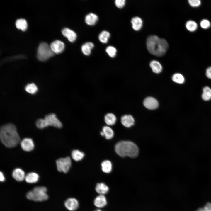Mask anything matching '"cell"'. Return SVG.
Returning <instances> with one entry per match:
<instances>
[{
    "label": "cell",
    "mask_w": 211,
    "mask_h": 211,
    "mask_svg": "<svg viewBox=\"0 0 211 211\" xmlns=\"http://www.w3.org/2000/svg\"><path fill=\"white\" fill-rule=\"evenodd\" d=\"M21 145L23 150L27 152L33 150L34 147V144L33 140L29 138H25L23 139L21 142Z\"/></svg>",
    "instance_id": "11"
},
{
    "label": "cell",
    "mask_w": 211,
    "mask_h": 211,
    "mask_svg": "<svg viewBox=\"0 0 211 211\" xmlns=\"http://www.w3.org/2000/svg\"><path fill=\"white\" fill-rule=\"evenodd\" d=\"M0 137L2 143L8 148L16 146L20 141V138L16 127L11 124H6L1 127Z\"/></svg>",
    "instance_id": "1"
},
{
    "label": "cell",
    "mask_w": 211,
    "mask_h": 211,
    "mask_svg": "<svg viewBox=\"0 0 211 211\" xmlns=\"http://www.w3.org/2000/svg\"><path fill=\"white\" fill-rule=\"evenodd\" d=\"M106 51L109 56L112 58L115 57L116 55L117 50L113 46H108L106 49Z\"/></svg>",
    "instance_id": "32"
},
{
    "label": "cell",
    "mask_w": 211,
    "mask_h": 211,
    "mask_svg": "<svg viewBox=\"0 0 211 211\" xmlns=\"http://www.w3.org/2000/svg\"><path fill=\"white\" fill-rule=\"evenodd\" d=\"M55 54L47 43L42 42L39 45L37 51V57L39 60L45 61L53 56Z\"/></svg>",
    "instance_id": "5"
},
{
    "label": "cell",
    "mask_w": 211,
    "mask_h": 211,
    "mask_svg": "<svg viewBox=\"0 0 211 211\" xmlns=\"http://www.w3.org/2000/svg\"><path fill=\"white\" fill-rule=\"evenodd\" d=\"M206 75L209 79H211V67H208L206 70Z\"/></svg>",
    "instance_id": "38"
},
{
    "label": "cell",
    "mask_w": 211,
    "mask_h": 211,
    "mask_svg": "<svg viewBox=\"0 0 211 211\" xmlns=\"http://www.w3.org/2000/svg\"><path fill=\"white\" fill-rule=\"evenodd\" d=\"M202 97L205 101H209L211 99V89L209 87L205 86L203 88Z\"/></svg>",
    "instance_id": "26"
},
{
    "label": "cell",
    "mask_w": 211,
    "mask_h": 211,
    "mask_svg": "<svg viewBox=\"0 0 211 211\" xmlns=\"http://www.w3.org/2000/svg\"><path fill=\"white\" fill-rule=\"evenodd\" d=\"M110 36V33L106 31H103L99 34L98 39L100 41L103 43L107 42Z\"/></svg>",
    "instance_id": "28"
},
{
    "label": "cell",
    "mask_w": 211,
    "mask_h": 211,
    "mask_svg": "<svg viewBox=\"0 0 211 211\" xmlns=\"http://www.w3.org/2000/svg\"><path fill=\"white\" fill-rule=\"evenodd\" d=\"M96 192L99 195H103L108 193L109 190L108 187L103 183H97L95 187Z\"/></svg>",
    "instance_id": "16"
},
{
    "label": "cell",
    "mask_w": 211,
    "mask_h": 211,
    "mask_svg": "<svg viewBox=\"0 0 211 211\" xmlns=\"http://www.w3.org/2000/svg\"><path fill=\"white\" fill-rule=\"evenodd\" d=\"M47 190V188L45 186L35 187L27 193L26 197L28 199L35 201H45L48 198Z\"/></svg>",
    "instance_id": "4"
},
{
    "label": "cell",
    "mask_w": 211,
    "mask_h": 211,
    "mask_svg": "<svg viewBox=\"0 0 211 211\" xmlns=\"http://www.w3.org/2000/svg\"><path fill=\"white\" fill-rule=\"evenodd\" d=\"M98 20V16L96 14L92 13H89L86 15L85 19L86 23L89 25H94Z\"/></svg>",
    "instance_id": "17"
},
{
    "label": "cell",
    "mask_w": 211,
    "mask_h": 211,
    "mask_svg": "<svg viewBox=\"0 0 211 211\" xmlns=\"http://www.w3.org/2000/svg\"><path fill=\"white\" fill-rule=\"evenodd\" d=\"M50 47L55 53L59 54L62 52L64 50L65 45L62 41L59 40H56L51 43Z\"/></svg>",
    "instance_id": "10"
},
{
    "label": "cell",
    "mask_w": 211,
    "mask_h": 211,
    "mask_svg": "<svg viewBox=\"0 0 211 211\" xmlns=\"http://www.w3.org/2000/svg\"><path fill=\"white\" fill-rule=\"evenodd\" d=\"M121 122L122 124L127 127H130L133 125L135 120L133 117L130 115H125L122 117Z\"/></svg>",
    "instance_id": "14"
},
{
    "label": "cell",
    "mask_w": 211,
    "mask_h": 211,
    "mask_svg": "<svg viewBox=\"0 0 211 211\" xmlns=\"http://www.w3.org/2000/svg\"><path fill=\"white\" fill-rule=\"evenodd\" d=\"M150 66L153 72L156 73H160L162 69V67L160 63L156 60H152L150 63Z\"/></svg>",
    "instance_id": "20"
},
{
    "label": "cell",
    "mask_w": 211,
    "mask_h": 211,
    "mask_svg": "<svg viewBox=\"0 0 211 211\" xmlns=\"http://www.w3.org/2000/svg\"><path fill=\"white\" fill-rule=\"evenodd\" d=\"M39 176L36 173L30 172L25 176V180L28 183H33L37 182L38 180Z\"/></svg>",
    "instance_id": "19"
},
{
    "label": "cell",
    "mask_w": 211,
    "mask_h": 211,
    "mask_svg": "<svg viewBox=\"0 0 211 211\" xmlns=\"http://www.w3.org/2000/svg\"><path fill=\"white\" fill-rule=\"evenodd\" d=\"M104 137L107 139H110L113 138L114 136V132L112 129L108 126H104L102 129Z\"/></svg>",
    "instance_id": "24"
},
{
    "label": "cell",
    "mask_w": 211,
    "mask_h": 211,
    "mask_svg": "<svg viewBox=\"0 0 211 211\" xmlns=\"http://www.w3.org/2000/svg\"><path fill=\"white\" fill-rule=\"evenodd\" d=\"M45 118L46 119L48 126H52L58 128H61L62 127L61 122L54 113H50L46 115Z\"/></svg>",
    "instance_id": "7"
},
{
    "label": "cell",
    "mask_w": 211,
    "mask_h": 211,
    "mask_svg": "<svg viewBox=\"0 0 211 211\" xmlns=\"http://www.w3.org/2000/svg\"><path fill=\"white\" fill-rule=\"evenodd\" d=\"M203 211H211V203H207L203 208Z\"/></svg>",
    "instance_id": "37"
},
{
    "label": "cell",
    "mask_w": 211,
    "mask_h": 211,
    "mask_svg": "<svg viewBox=\"0 0 211 211\" xmlns=\"http://www.w3.org/2000/svg\"><path fill=\"white\" fill-rule=\"evenodd\" d=\"M13 178L18 181H21L25 179V176L24 172L20 168H16L12 173Z\"/></svg>",
    "instance_id": "15"
},
{
    "label": "cell",
    "mask_w": 211,
    "mask_h": 211,
    "mask_svg": "<svg viewBox=\"0 0 211 211\" xmlns=\"http://www.w3.org/2000/svg\"><path fill=\"white\" fill-rule=\"evenodd\" d=\"M172 79L174 82L182 84L185 81V79L183 76L181 74L176 73L172 76Z\"/></svg>",
    "instance_id": "30"
},
{
    "label": "cell",
    "mask_w": 211,
    "mask_h": 211,
    "mask_svg": "<svg viewBox=\"0 0 211 211\" xmlns=\"http://www.w3.org/2000/svg\"><path fill=\"white\" fill-rule=\"evenodd\" d=\"M100 134L102 136H104V134L102 131L100 132Z\"/></svg>",
    "instance_id": "42"
},
{
    "label": "cell",
    "mask_w": 211,
    "mask_h": 211,
    "mask_svg": "<svg viewBox=\"0 0 211 211\" xmlns=\"http://www.w3.org/2000/svg\"><path fill=\"white\" fill-rule=\"evenodd\" d=\"M62 32L63 35L66 37L70 42H73L76 40L77 35L73 30L67 28H64Z\"/></svg>",
    "instance_id": "12"
},
{
    "label": "cell",
    "mask_w": 211,
    "mask_h": 211,
    "mask_svg": "<svg viewBox=\"0 0 211 211\" xmlns=\"http://www.w3.org/2000/svg\"><path fill=\"white\" fill-rule=\"evenodd\" d=\"M85 44L89 47L91 50L94 47V44L91 42H87Z\"/></svg>",
    "instance_id": "39"
},
{
    "label": "cell",
    "mask_w": 211,
    "mask_h": 211,
    "mask_svg": "<svg viewBox=\"0 0 211 211\" xmlns=\"http://www.w3.org/2000/svg\"><path fill=\"white\" fill-rule=\"evenodd\" d=\"M81 50L82 53L85 55H89L91 53V49L85 44L82 45Z\"/></svg>",
    "instance_id": "34"
},
{
    "label": "cell",
    "mask_w": 211,
    "mask_h": 211,
    "mask_svg": "<svg viewBox=\"0 0 211 211\" xmlns=\"http://www.w3.org/2000/svg\"><path fill=\"white\" fill-rule=\"evenodd\" d=\"M116 153L120 156H126L132 158L136 157L139 153V149L134 143L130 141H120L115 146Z\"/></svg>",
    "instance_id": "3"
},
{
    "label": "cell",
    "mask_w": 211,
    "mask_h": 211,
    "mask_svg": "<svg viewBox=\"0 0 211 211\" xmlns=\"http://www.w3.org/2000/svg\"><path fill=\"white\" fill-rule=\"evenodd\" d=\"M71 156L74 161H78L82 159L84 156V154L78 150H74L72 152Z\"/></svg>",
    "instance_id": "23"
},
{
    "label": "cell",
    "mask_w": 211,
    "mask_h": 211,
    "mask_svg": "<svg viewBox=\"0 0 211 211\" xmlns=\"http://www.w3.org/2000/svg\"><path fill=\"white\" fill-rule=\"evenodd\" d=\"M200 27L203 29H207L211 26L210 22L207 19H203L202 20L200 23Z\"/></svg>",
    "instance_id": "33"
},
{
    "label": "cell",
    "mask_w": 211,
    "mask_h": 211,
    "mask_svg": "<svg viewBox=\"0 0 211 211\" xmlns=\"http://www.w3.org/2000/svg\"><path fill=\"white\" fill-rule=\"evenodd\" d=\"M94 211H103L101 210L100 209H97L96 210H95Z\"/></svg>",
    "instance_id": "43"
},
{
    "label": "cell",
    "mask_w": 211,
    "mask_h": 211,
    "mask_svg": "<svg viewBox=\"0 0 211 211\" xmlns=\"http://www.w3.org/2000/svg\"><path fill=\"white\" fill-rule=\"evenodd\" d=\"M146 45L147 50L151 54L158 57L163 56L169 47L165 40L155 35H150L147 37Z\"/></svg>",
    "instance_id": "2"
},
{
    "label": "cell",
    "mask_w": 211,
    "mask_h": 211,
    "mask_svg": "<svg viewBox=\"0 0 211 211\" xmlns=\"http://www.w3.org/2000/svg\"><path fill=\"white\" fill-rule=\"evenodd\" d=\"M188 1L189 5L193 7H198L201 4V1L200 0H189Z\"/></svg>",
    "instance_id": "35"
},
{
    "label": "cell",
    "mask_w": 211,
    "mask_h": 211,
    "mask_svg": "<svg viewBox=\"0 0 211 211\" xmlns=\"http://www.w3.org/2000/svg\"><path fill=\"white\" fill-rule=\"evenodd\" d=\"M102 170L104 173H109L112 169V164L111 162L108 160L103 161L101 164Z\"/></svg>",
    "instance_id": "22"
},
{
    "label": "cell",
    "mask_w": 211,
    "mask_h": 211,
    "mask_svg": "<svg viewBox=\"0 0 211 211\" xmlns=\"http://www.w3.org/2000/svg\"><path fill=\"white\" fill-rule=\"evenodd\" d=\"M26 92L31 94H35L37 91L38 89L36 85L33 83L28 84L25 87Z\"/></svg>",
    "instance_id": "29"
},
{
    "label": "cell",
    "mask_w": 211,
    "mask_h": 211,
    "mask_svg": "<svg viewBox=\"0 0 211 211\" xmlns=\"http://www.w3.org/2000/svg\"><path fill=\"white\" fill-rule=\"evenodd\" d=\"M5 179V177L4 176L3 173L1 172H0V180L1 182H3L4 181Z\"/></svg>",
    "instance_id": "40"
},
{
    "label": "cell",
    "mask_w": 211,
    "mask_h": 211,
    "mask_svg": "<svg viewBox=\"0 0 211 211\" xmlns=\"http://www.w3.org/2000/svg\"><path fill=\"white\" fill-rule=\"evenodd\" d=\"M36 124L37 127L39 129H43L48 126L46 120L45 118L38 120Z\"/></svg>",
    "instance_id": "31"
},
{
    "label": "cell",
    "mask_w": 211,
    "mask_h": 211,
    "mask_svg": "<svg viewBox=\"0 0 211 211\" xmlns=\"http://www.w3.org/2000/svg\"><path fill=\"white\" fill-rule=\"evenodd\" d=\"M143 104L147 109L149 110H154L158 106L159 103L155 98L149 97L146 98L144 101Z\"/></svg>",
    "instance_id": "8"
},
{
    "label": "cell",
    "mask_w": 211,
    "mask_h": 211,
    "mask_svg": "<svg viewBox=\"0 0 211 211\" xmlns=\"http://www.w3.org/2000/svg\"><path fill=\"white\" fill-rule=\"evenodd\" d=\"M57 169L58 171L67 173L71 165V160L69 157L60 158L56 161Z\"/></svg>",
    "instance_id": "6"
},
{
    "label": "cell",
    "mask_w": 211,
    "mask_h": 211,
    "mask_svg": "<svg viewBox=\"0 0 211 211\" xmlns=\"http://www.w3.org/2000/svg\"><path fill=\"white\" fill-rule=\"evenodd\" d=\"M94 204L96 207L98 208H103L107 204V201L105 196L103 195H100L97 196L94 200Z\"/></svg>",
    "instance_id": "13"
},
{
    "label": "cell",
    "mask_w": 211,
    "mask_h": 211,
    "mask_svg": "<svg viewBox=\"0 0 211 211\" xmlns=\"http://www.w3.org/2000/svg\"><path fill=\"white\" fill-rule=\"evenodd\" d=\"M125 0H116L115 4L116 6L119 8H122L124 7L125 4Z\"/></svg>",
    "instance_id": "36"
},
{
    "label": "cell",
    "mask_w": 211,
    "mask_h": 211,
    "mask_svg": "<svg viewBox=\"0 0 211 211\" xmlns=\"http://www.w3.org/2000/svg\"><path fill=\"white\" fill-rule=\"evenodd\" d=\"M131 23L132 28L135 30H140L142 26V21L139 17H135L132 18Z\"/></svg>",
    "instance_id": "18"
},
{
    "label": "cell",
    "mask_w": 211,
    "mask_h": 211,
    "mask_svg": "<svg viewBox=\"0 0 211 211\" xmlns=\"http://www.w3.org/2000/svg\"><path fill=\"white\" fill-rule=\"evenodd\" d=\"M186 27L188 30L190 32H193L196 30L198 28L197 23L193 20H189L186 23Z\"/></svg>",
    "instance_id": "27"
},
{
    "label": "cell",
    "mask_w": 211,
    "mask_h": 211,
    "mask_svg": "<svg viewBox=\"0 0 211 211\" xmlns=\"http://www.w3.org/2000/svg\"><path fill=\"white\" fill-rule=\"evenodd\" d=\"M16 25L17 28L23 31L25 30L27 28V23L26 21L23 19H20L16 20Z\"/></svg>",
    "instance_id": "25"
},
{
    "label": "cell",
    "mask_w": 211,
    "mask_h": 211,
    "mask_svg": "<svg viewBox=\"0 0 211 211\" xmlns=\"http://www.w3.org/2000/svg\"><path fill=\"white\" fill-rule=\"evenodd\" d=\"M65 207L70 211H74L76 210L79 206L78 200L74 198H69L64 202Z\"/></svg>",
    "instance_id": "9"
},
{
    "label": "cell",
    "mask_w": 211,
    "mask_h": 211,
    "mask_svg": "<svg viewBox=\"0 0 211 211\" xmlns=\"http://www.w3.org/2000/svg\"><path fill=\"white\" fill-rule=\"evenodd\" d=\"M196 211H203V208H200L198 209Z\"/></svg>",
    "instance_id": "41"
},
{
    "label": "cell",
    "mask_w": 211,
    "mask_h": 211,
    "mask_svg": "<svg viewBox=\"0 0 211 211\" xmlns=\"http://www.w3.org/2000/svg\"><path fill=\"white\" fill-rule=\"evenodd\" d=\"M104 120L106 123L108 125H114L116 122V118L113 113H108L105 115Z\"/></svg>",
    "instance_id": "21"
}]
</instances>
